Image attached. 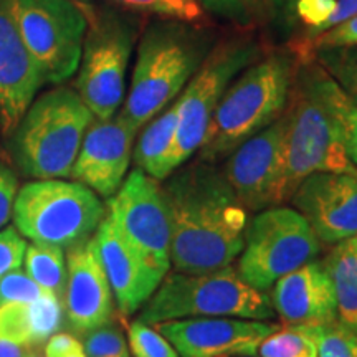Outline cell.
Returning <instances> with one entry per match:
<instances>
[{
  "label": "cell",
  "mask_w": 357,
  "mask_h": 357,
  "mask_svg": "<svg viewBox=\"0 0 357 357\" xmlns=\"http://www.w3.org/2000/svg\"><path fill=\"white\" fill-rule=\"evenodd\" d=\"M341 86L314 56L296 61L289 89L284 134V197L314 172L356 167L347 158L337 114Z\"/></svg>",
  "instance_id": "cell-2"
},
{
  "label": "cell",
  "mask_w": 357,
  "mask_h": 357,
  "mask_svg": "<svg viewBox=\"0 0 357 357\" xmlns=\"http://www.w3.org/2000/svg\"><path fill=\"white\" fill-rule=\"evenodd\" d=\"M95 242L119 312L134 314L153 296L164 276L142 260L108 215L98 227Z\"/></svg>",
  "instance_id": "cell-18"
},
{
  "label": "cell",
  "mask_w": 357,
  "mask_h": 357,
  "mask_svg": "<svg viewBox=\"0 0 357 357\" xmlns=\"http://www.w3.org/2000/svg\"><path fill=\"white\" fill-rule=\"evenodd\" d=\"M43 79L15 25L0 6V134L10 136Z\"/></svg>",
  "instance_id": "cell-20"
},
{
  "label": "cell",
  "mask_w": 357,
  "mask_h": 357,
  "mask_svg": "<svg viewBox=\"0 0 357 357\" xmlns=\"http://www.w3.org/2000/svg\"><path fill=\"white\" fill-rule=\"evenodd\" d=\"M306 328L318 346V357H357V333L339 321Z\"/></svg>",
  "instance_id": "cell-27"
},
{
  "label": "cell",
  "mask_w": 357,
  "mask_h": 357,
  "mask_svg": "<svg viewBox=\"0 0 357 357\" xmlns=\"http://www.w3.org/2000/svg\"><path fill=\"white\" fill-rule=\"evenodd\" d=\"M106 208L82 182L38 178L17 192L15 229L33 243L71 248L93 238Z\"/></svg>",
  "instance_id": "cell-9"
},
{
  "label": "cell",
  "mask_w": 357,
  "mask_h": 357,
  "mask_svg": "<svg viewBox=\"0 0 357 357\" xmlns=\"http://www.w3.org/2000/svg\"><path fill=\"white\" fill-rule=\"evenodd\" d=\"M258 357H318L314 337L303 324H281L258 344Z\"/></svg>",
  "instance_id": "cell-25"
},
{
  "label": "cell",
  "mask_w": 357,
  "mask_h": 357,
  "mask_svg": "<svg viewBox=\"0 0 357 357\" xmlns=\"http://www.w3.org/2000/svg\"><path fill=\"white\" fill-rule=\"evenodd\" d=\"M215 42L207 25L151 22L139 38L131 86L119 114L139 131L181 96Z\"/></svg>",
  "instance_id": "cell-3"
},
{
  "label": "cell",
  "mask_w": 357,
  "mask_h": 357,
  "mask_svg": "<svg viewBox=\"0 0 357 357\" xmlns=\"http://www.w3.org/2000/svg\"><path fill=\"white\" fill-rule=\"evenodd\" d=\"M26 243L22 234L13 227L0 231V278L8 271L20 268L25 257Z\"/></svg>",
  "instance_id": "cell-37"
},
{
  "label": "cell",
  "mask_w": 357,
  "mask_h": 357,
  "mask_svg": "<svg viewBox=\"0 0 357 357\" xmlns=\"http://www.w3.org/2000/svg\"><path fill=\"white\" fill-rule=\"evenodd\" d=\"M225 357H258V356H253V354H242V356H225Z\"/></svg>",
  "instance_id": "cell-43"
},
{
  "label": "cell",
  "mask_w": 357,
  "mask_h": 357,
  "mask_svg": "<svg viewBox=\"0 0 357 357\" xmlns=\"http://www.w3.org/2000/svg\"><path fill=\"white\" fill-rule=\"evenodd\" d=\"M298 58L291 48L265 52L225 89L197 159L218 166L242 142L275 123L288 105Z\"/></svg>",
  "instance_id": "cell-4"
},
{
  "label": "cell",
  "mask_w": 357,
  "mask_h": 357,
  "mask_svg": "<svg viewBox=\"0 0 357 357\" xmlns=\"http://www.w3.org/2000/svg\"><path fill=\"white\" fill-rule=\"evenodd\" d=\"M177 124L178 101L176 100L141 128L142 132L132 149V159L136 167H139L147 176L159 182L169 177L167 162L171 158L174 142H176Z\"/></svg>",
  "instance_id": "cell-21"
},
{
  "label": "cell",
  "mask_w": 357,
  "mask_h": 357,
  "mask_svg": "<svg viewBox=\"0 0 357 357\" xmlns=\"http://www.w3.org/2000/svg\"><path fill=\"white\" fill-rule=\"evenodd\" d=\"M204 10L230 22L238 29H248L257 19L253 0H197Z\"/></svg>",
  "instance_id": "cell-34"
},
{
  "label": "cell",
  "mask_w": 357,
  "mask_h": 357,
  "mask_svg": "<svg viewBox=\"0 0 357 357\" xmlns=\"http://www.w3.org/2000/svg\"><path fill=\"white\" fill-rule=\"evenodd\" d=\"M108 217L142 260L166 276L171 270V222L159 181L134 167L108 199Z\"/></svg>",
  "instance_id": "cell-12"
},
{
  "label": "cell",
  "mask_w": 357,
  "mask_h": 357,
  "mask_svg": "<svg viewBox=\"0 0 357 357\" xmlns=\"http://www.w3.org/2000/svg\"><path fill=\"white\" fill-rule=\"evenodd\" d=\"M32 326V347L43 344L58 333L63 323V303L48 293H42L29 305Z\"/></svg>",
  "instance_id": "cell-28"
},
{
  "label": "cell",
  "mask_w": 357,
  "mask_h": 357,
  "mask_svg": "<svg viewBox=\"0 0 357 357\" xmlns=\"http://www.w3.org/2000/svg\"><path fill=\"white\" fill-rule=\"evenodd\" d=\"M63 306L70 328L79 334H86L113 319V289L102 268L95 235L68 248Z\"/></svg>",
  "instance_id": "cell-17"
},
{
  "label": "cell",
  "mask_w": 357,
  "mask_h": 357,
  "mask_svg": "<svg viewBox=\"0 0 357 357\" xmlns=\"http://www.w3.org/2000/svg\"><path fill=\"white\" fill-rule=\"evenodd\" d=\"M33 357H42V356H37V354H35V356H33Z\"/></svg>",
  "instance_id": "cell-44"
},
{
  "label": "cell",
  "mask_w": 357,
  "mask_h": 357,
  "mask_svg": "<svg viewBox=\"0 0 357 357\" xmlns=\"http://www.w3.org/2000/svg\"><path fill=\"white\" fill-rule=\"evenodd\" d=\"M171 222V268L184 273L220 270L242 253L248 211L220 167L195 158L160 184Z\"/></svg>",
  "instance_id": "cell-1"
},
{
  "label": "cell",
  "mask_w": 357,
  "mask_h": 357,
  "mask_svg": "<svg viewBox=\"0 0 357 357\" xmlns=\"http://www.w3.org/2000/svg\"><path fill=\"white\" fill-rule=\"evenodd\" d=\"M26 273L43 293L63 303L66 287V263L63 248L56 245L33 243L25 250Z\"/></svg>",
  "instance_id": "cell-23"
},
{
  "label": "cell",
  "mask_w": 357,
  "mask_h": 357,
  "mask_svg": "<svg viewBox=\"0 0 357 357\" xmlns=\"http://www.w3.org/2000/svg\"><path fill=\"white\" fill-rule=\"evenodd\" d=\"M217 316L271 321L276 312L270 294L253 288L229 265L204 273L169 270L137 319L154 326L162 321Z\"/></svg>",
  "instance_id": "cell-5"
},
{
  "label": "cell",
  "mask_w": 357,
  "mask_h": 357,
  "mask_svg": "<svg viewBox=\"0 0 357 357\" xmlns=\"http://www.w3.org/2000/svg\"><path fill=\"white\" fill-rule=\"evenodd\" d=\"M17 197V177L13 171L0 162V229L13 215V202Z\"/></svg>",
  "instance_id": "cell-38"
},
{
  "label": "cell",
  "mask_w": 357,
  "mask_h": 357,
  "mask_svg": "<svg viewBox=\"0 0 357 357\" xmlns=\"http://www.w3.org/2000/svg\"><path fill=\"white\" fill-rule=\"evenodd\" d=\"M351 45H357V15L352 19L342 22L336 26H333L328 32L321 33L312 42L306 45H293L289 43L288 47L291 48L296 55L298 60L303 58H311L312 52L318 48L324 47H351Z\"/></svg>",
  "instance_id": "cell-32"
},
{
  "label": "cell",
  "mask_w": 357,
  "mask_h": 357,
  "mask_svg": "<svg viewBox=\"0 0 357 357\" xmlns=\"http://www.w3.org/2000/svg\"><path fill=\"white\" fill-rule=\"evenodd\" d=\"M43 291L19 268L0 278V306L8 303H33Z\"/></svg>",
  "instance_id": "cell-35"
},
{
  "label": "cell",
  "mask_w": 357,
  "mask_h": 357,
  "mask_svg": "<svg viewBox=\"0 0 357 357\" xmlns=\"http://www.w3.org/2000/svg\"><path fill=\"white\" fill-rule=\"evenodd\" d=\"M123 10L153 15L164 20H178L192 25H208V13L197 0H106Z\"/></svg>",
  "instance_id": "cell-24"
},
{
  "label": "cell",
  "mask_w": 357,
  "mask_h": 357,
  "mask_svg": "<svg viewBox=\"0 0 357 357\" xmlns=\"http://www.w3.org/2000/svg\"><path fill=\"white\" fill-rule=\"evenodd\" d=\"M334 7H336V0H294L293 13L307 26V30L291 43H310L321 26L326 24V20L331 17Z\"/></svg>",
  "instance_id": "cell-33"
},
{
  "label": "cell",
  "mask_w": 357,
  "mask_h": 357,
  "mask_svg": "<svg viewBox=\"0 0 357 357\" xmlns=\"http://www.w3.org/2000/svg\"><path fill=\"white\" fill-rule=\"evenodd\" d=\"M281 324L243 318H184L162 321L154 328L181 357H225L253 354L268 334Z\"/></svg>",
  "instance_id": "cell-15"
},
{
  "label": "cell",
  "mask_w": 357,
  "mask_h": 357,
  "mask_svg": "<svg viewBox=\"0 0 357 357\" xmlns=\"http://www.w3.org/2000/svg\"><path fill=\"white\" fill-rule=\"evenodd\" d=\"M284 134L287 116L242 142L218 164L248 213L287 204L284 197Z\"/></svg>",
  "instance_id": "cell-13"
},
{
  "label": "cell",
  "mask_w": 357,
  "mask_h": 357,
  "mask_svg": "<svg viewBox=\"0 0 357 357\" xmlns=\"http://www.w3.org/2000/svg\"><path fill=\"white\" fill-rule=\"evenodd\" d=\"M45 357H86L83 344L71 334H53L45 346Z\"/></svg>",
  "instance_id": "cell-39"
},
{
  "label": "cell",
  "mask_w": 357,
  "mask_h": 357,
  "mask_svg": "<svg viewBox=\"0 0 357 357\" xmlns=\"http://www.w3.org/2000/svg\"><path fill=\"white\" fill-rule=\"evenodd\" d=\"M323 243L296 208L276 205L248 218L236 271L260 291L319 257Z\"/></svg>",
  "instance_id": "cell-11"
},
{
  "label": "cell",
  "mask_w": 357,
  "mask_h": 357,
  "mask_svg": "<svg viewBox=\"0 0 357 357\" xmlns=\"http://www.w3.org/2000/svg\"><path fill=\"white\" fill-rule=\"evenodd\" d=\"M24 40L43 84H60L77 73L88 17L77 0H0Z\"/></svg>",
  "instance_id": "cell-10"
},
{
  "label": "cell",
  "mask_w": 357,
  "mask_h": 357,
  "mask_svg": "<svg viewBox=\"0 0 357 357\" xmlns=\"http://www.w3.org/2000/svg\"><path fill=\"white\" fill-rule=\"evenodd\" d=\"M270 300L281 324H328L337 321L334 284L323 258L281 276L270 288Z\"/></svg>",
  "instance_id": "cell-19"
},
{
  "label": "cell",
  "mask_w": 357,
  "mask_h": 357,
  "mask_svg": "<svg viewBox=\"0 0 357 357\" xmlns=\"http://www.w3.org/2000/svg\"><path fill=\"white\" fill-rule=\"evenodd\" d=\"M257 17L266 20H283L293 13L294 0H253Z\"/></svg>",
  "instance_id": "cell-40"
},
{
  "label": "cell",
  "mask_w": 357,
  "mask_h": 357,
  "mask_svg": "<svg viewBox=\"0 0 357 357\" xmlns=\"http://www.w3.org/2000/svg\"><path fill=\"white\" fill-rule=\"evenodd\" d=\"M312 56L329 77L357 102V45L324 47L312 52Z\"/></svg>",
  "instance_id": "cell-26"
},
{
  "label": "cell",
  "mask_w": 357,
  "mask_h": 357,
  "mask_svg": "<svg viewBox=\"0 0 357 357\" xmlns=\"http://www.w3.org/2000/svg\"><path fill=\"white\" fill-rule=\"evenodd\" d=\"M30 303H8L0 306V339L32 347Z\"/></svg>",
  "instance_id": "cell-31"
},
{
  "label": "cell",
  "mask_w": 357,
  "mask_h": 357,
  "mask_svg": "<svg viewBox=\"0 0 357 357\" xmlns=\"http://www.w3.org/2000/svg\"><path fill=\"white\" fill-rule=\"evenodd\" d=\"M93 119L95 116L73 88L43 93L10 134L17 166L35 178L70 177Z\"/></svg>",
  "instance_id": "cell-6"
},
{
  "label": "cell",
  "mask_w": 357,
  "mask_h": 357,
  "mask_svg": "<svg viewBox=\"0 0 357 357\" xmlns=\"http://www.w3.org/2000/svg\"><path fill=\"white\" fill-rule=\"evenodd\" d=\"M128 346L134 357H181L154 326L136 319L128 326Z\"/></svg>",
  "instance_id": "cell-29"
},
{
  "label": "cell",
  "mask_w": 357,
  "mask_h": 357,
  "mask_svg": "<svg viewBox=\"0 0 357 357\" xmlns=\"http://www.w3.org/2000/svg\"><path fill=\"white\" fill-rule=\"evenodd\" d=\"M35 352L30 346H22L17 342L0 339V357H33Z\"/></svg>",
  "instance_id": "cell-42"
},
{
  "label": "cell",
  "mask_w": 357,
  "mask_h": 357,
  "mask_svg": "<svg viewBox=\"0 0 357 357\" xmlns=\"http://www.w3.org/2000/svg\"><path fill=\"white\" fill-rule=\"evenodd\" d=\"M323 245H336L357 236V167L314 172L298 185L289 199Z\"/></svg>",
  "instance_id": "cell-14"
},
{
  "label": "cell",
  "mask_w": 357,
  "mask_h": 357,
  "mask_svg": "<svg viewBox=\"0 0 357 357\" xmlns=\"http://www.w3.org/2000/svg\"><path fill=\"white\" fill-rule=\"evenodd\" d=\"M323 263L334 284L337 321L357 333V236L333 245Z\"/></svg>",
  "instance_id": "cell-22"
},
{
  "label": "cell",
  "mask_w": 357,
  "mask_h": 357,
  "mask_svg": "<svg viewBox=\"0 0 357 357\" xmlns=\"http://www.w3.org/2000/svg\"><path fill=\"white\" fill-rule=\"evenodd\" d=\"M88 17L75 91L96 119L118 113L126 95V73L139 22L113 8L84 6Z\"/></svg>",
  "instance_id": "cell-8"
},
{
  "label": "cell",
  "mask_w": 357,
  "mask_h": 357,
  "mask_svg": "<svg viewBox=\"0 0 357 357\" xmlns=\"http://www.w3.org/2000/svg\"><path fill=\"white\" fill-rule=\"evenodd\" d=\"M354 15H357V0H336V7H334L331 17H329V19L326 20V24L318 30L316 37L321 33L328 32V30H331L333 26H336L339 24H342V22L352 19ZM293 45H296V43H293Z\"/></svg>",
  "instance_id": "cell-41"
},
{
  "label": "cell",
  "mask_w": 357,
  "mask_h": 357,
  "mask_svg": "<svg viewBox=\"0 0 357 357\" xmlns=\"http://www.w3.org/2000/svg\"><path fill=\"white\" fill-rule=\"evenodd\" d=\"M263 53L265 47L250 29H242L217 40L204 63L177 98L178 124L167 162L169 176L197 154L225 89L236 75L257 61Z\"/></svg>",
  "instance_id": "cell-7"
},
{
  "label": "cell",
  "mask_w": 357,
  "mask_h": 357,
  "mask_svg": "<svg viewBox=\"0 0 357 357\" xmlns=\"http://www.w3.org/2000/svg\"><path fill=\"white\" fill-rule=\"evenodd\" d=\"M83 349L86 357H129V346L116 324H102L84 334Z\"/></svg>",
  "instance_id": "cell-30"
},
{
  "label": "cell",
  "mask_w": 357,
  "mask_h": 357,
  "mask_svg": "<svg viewBox=\"0 0 357 357\" xmlns=\"http://www.w3.org/2000/svg\"><path fill=\"white\" fill-rule=\"evenodd\" d=\"M137 132L119 113L109 119L95 118L84 132L70 177L109 199L128 176Z\"/></svg>",
  "instance_id": "cell-16"
},
{
  "label": "cell",
  "mask_w": 357,
  "mask_h": 357,
  "mask_svg": "<svg viewBox=\"0 0 357 357\" xmlns=\"http://www.w3.org/2000/svg\"><path fill=\"white\" fill-rule=\"evenodd\" d=\"M337 114L346 154L357 167V102L347 96L342 88L337 98Z\"/></svg>",
  "instance_id": "cell-36"
}]
</instances>
